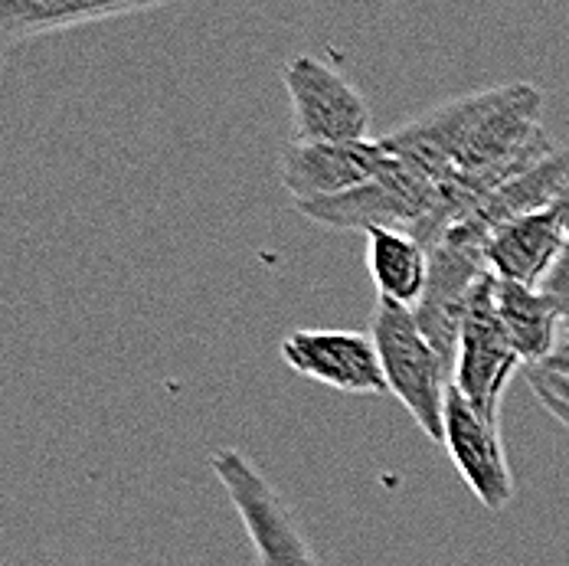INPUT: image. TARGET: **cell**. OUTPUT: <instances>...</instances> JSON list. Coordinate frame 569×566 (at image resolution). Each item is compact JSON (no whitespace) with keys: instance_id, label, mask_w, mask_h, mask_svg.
Here are the masks:
<instances>
[{"instance_id":"cell-7","label":"cell","mask_w":569,"mask_h":566,"mask_svg":"<svg viewBox=\"0 0 569 566\" xmlns=\"http://www.w3.org/2000/svg\"><path fill=\"white\" fill-rule=\"evenodd\" d=\"M383 138L363 141H288L279 161L282 187L295 203H311L347 193L387 168Z\"/></svg>"},{"instance_id":"cell-16","label":"cell","mask_w":569,"mask_h":566,"mask_svg":"<svg viewBox=\"0 0 569 566\" xmlns=\"http://www.w3.org/2000/svg\"><path fill=\"white\" fill-rule=\"evenodd\" d=\"M557 305H560V311L567 315L569 311V236H567V246H563V252H560V259L553 262V269H550V276L543 279L540 285Z\"/></svg>"},{"instance_id":"cell-12","label":"cell","mask_w":569,"mask_h":566,"mask_svg":"<svg viewBox=\"0 0 569 566\" xmlns=\"http://www.w3.org/2000/svg\"><path fill=\"white\" fill-rule=\"evenodd\" d=\"M164 3L171 0H0V43H23Z\"/></svg>"},{"instance_id":"cell-10","label":"cell","mask_w":569,"mask_h":566,"mask_svg":"<svg viewBox=\"0 0 569 566\" xmlns=\"http://www.w3.org/2000/svg\"><path fill=\"white\" fill-rule=\"evenodd\" d=\"M569 177V151L563 145H557L553 151H547L543 158H537L533 165H527L523 170H517L511 180H505L498 190H491L475 214L452 227L446 236H458L468 239L475 246L485 249V239L508 220L537 214V210H550L553 200L560 197L563 183Z\"/></svg>"},{"instance_id":"cell-1","label":"cell","mask_w":569,"mask_h":566,"mask_svg":"<svg viewBox=\"0 0 569 566\" xmlns=\"http://www.w3.org/2000/svg\"><path fill=\"white\" fill-rule=\"evenodd\" d=\"M373 344L380 354V367L390 394L409 409L416 426L432 439H446V397L452 387V374L439 350L419 331L412 308L380 298L373 321Z\"/></svg>"},{"instance_id":"cell-19","label":"cell","mask_w":569,"mask_h":566,"mask_svg":"<svg viewBox=\"0 0 569 566\" xmlns=\"http://www.w3.org/2000/svg\"><path fill=\"white\" fill-rule=\"evenodd\" d=\"M3 69H7V62H3V53H0V76H3Z\"/></svg>"},{"instance_id":"cell-20","label":"cell","mask_w":569,"mask_h":566,"mask_svg":"<svg viewBox=\"0 0 569 566\" xmlns=\"http://www.w3.org/2000/svg\"><path fill=\"white\" fill-rule=\"evenodd\" d=\"M557 370H569V367H557Z\"/></svg>"},{"instance_id":"cell-2","label":"cell","mask_w":569,"mask_h":566,"mask_svg":"<svg viewBox=\"0 0 569 566\" xmlns=\"http://www.w3.org/2000/svg\"><path fill=\"white\" fill-rule=\"evenodd\" d=\"M520 364L523 360L513 350L511 338L498 318L495 276L488 272L475 285L465 321H461L452 387L471 403V409L478 416H485L491 426L501 429V399H505V390Z\"/></svg>"},{"instance_id":"cell-14","label":"cell","mask_w":569,"mask_h":566,"mask_svg":"<svg viewBox=\"0 0 569 566\" xmlns=\"http://www.w3.org/2000/svg\"><path fill=\"white\" fill-rule=\"evenodd\" d=\"M367 272L380 298L416 308L429 282V246L412 232L370 229L367 232Z\"/></svg>"},{"instance_id":"cell-5","label":"cell","mask_w":569,"mask_h":566,"mask_svg":"<svg viewBox=\"0 0 569 566\" xmlns=\"http://www.w3.org/2000/svg\"><path fill=\"white\" fill-rule=\"evenodd\" d=\"M291 102V141H363L370 106L335 66L318 57H291L282 66Z\"/></svg>"},{"instance_id":"cell-6","label":"cell","mask_w":569,"mask_h":566,"mask_svg":"<svg viewBox=\"0 0 569 566\" xmlns=\"http://www.w3.org/2000/svg\"><path fill=\"white\" fill-rule=\"evenodd\" d=\"M485 276H488V266H485L481 246L458 239V236H442L436 246H429V282L419 305L412 308V315H416L419 331L446 360L449 374L456 367L461 321H465L471 291Z\"/></svg>"},{"instance_id":"cell-4","label":"cell","mask_w":569,"mask_h":566,"mask_svg":"<svg viewBox=\"0 0 569 566\" xmlns=\"http://www.w3.org/2000/svg\"><path fill=\"white\" fill-rule=\"evenodd\" d=\"M210 461L252 537L259 566H321L295 520V510L246 455L239 449H220Z\"/></svg>"},{"instance_id":"cell-3","label":"cell","mask_w":569,"mask_h":566,"mask_svg":"<svg viewBox=\"0 0 569 566\" xmlns=\"http://www.w3.org/2000/svg\"><path fill=\"white\" fill-rule=\"evenodd\" d=\"M432 200H436V180L406 168L390 155L387 168L373 180H367L347 193H338V197L298 203V210L308 220L331 229H360V232L399 229V232L416 236V229L426 224V217L432 210Z\"/></svg>"},{"instance_id":"cell-11","label":"cell","mask_w":569,"mask_h":566,"mask_svg":"<svg viewBox=\"0 0 569 566\" xmlns=\"http://www.w3.org/2000/svg\"><path fill=\"white\" fill-rule=\"evenodd\" d=\"M567 246V229L550 210L508 220L485 239V266L495 279L540 288Z\"/></svg>"},{"instance_id":"cell-8","label":"cell","mask_w":569,"mask_h":566,"mask_svg":"<svg viewBox=\"0 0 569 566\" xmlns=\"http://www.w3.org/2000/svg\"><path fill=\"white\" fill-rule=\"evenodd\" d=\"M284 367L341 394H390L373 338L360 331H291L279 347Z\"/></svg>"},{"instance_id":"cell-13","label":"cell","mask_w":569,"mask_h":566,"mask_svg":"<svg viewBox=\"0 0 569 566\" xmlns=\"http://www.w3.org/2000/svg\"><path fill=\"white\" fill-rule=\"evenodd\" d=\"M495 308L523 364H547L557 354L563 311L543 288L495 279Z\"/></svg>"},{"instance_id":"cell-9","label":"cell","mask_w":569,"mask_h":566,"mask_svg":"<svg viewBox=\"0 0 569 566\" xmlns=\"http://www.w3.org/2000/svg\"><path fill=\"white\" fill-rule=\"evenodd\" d=\"M446 453L468 481L471 495L488 510L501 514L513 502V475L501 443V429L471 409V403L449 387L446 397Z\"/></svg>"},{"instance_id":"cell-17","label":"cell","mask_w":569,"mask_h":566,"mask_svg":"<svg viewBox=\"0 0 569 566\" xmlns=\"http://www.w3.org/2000/svg\"><path fill=\"white\" fill-rule=\"evenodd\" d=\"M547 367H569V311L563 315V328H560V344H557V354L547 360Z\"/></svg>"},{"instance_id":"cell-15","label":"cell","mask_w":569,"mask_h":566,"mask_svg":"<svg viewBox=\"0 0 569 566\" xmlns=\"http://www.w3.org/2000/svg\"><path fill=\"white\" fill-rule=\"evenodd\" d=\"M530 390L540 399V406L569 429V370H557V367H533L530 370Z\"/></svg>"},{"instance_id":"cell-18","label":"cell","mask_w":569,"mask_h":566,"mask_svg":"<svg viewBox=\"0 0 569 566\" xmlns=\"http://www.w3.org/2000/svg\"><path fill=\"white\" fill-rule=\"evenodd\" d=\"M553 214L560 217V224H563V229H567L569 236V177L567 183H563V190H560V197L553 200Z\"/></svg>"}]
</instances>
